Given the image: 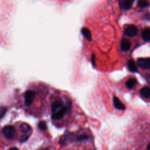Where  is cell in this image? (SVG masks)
Returning <instances> with one entry per match:
<instances>
[{
	"label": "cell",
	"mask_w": 150,
	"mask_h": 150,
	"mask_svg": "<svg viewBox=\"0 0 150 150\" xmlns=\"http://www.w3.org/2000/svg\"><path fill=\"white\" fill-rule=\"evenodd\" d=\"M67 107L60 100H56L52 104V118L54 120H60L64 115Z\"/></svg>",
	"instance_id": "1"
},
{
	"label": "cell",
	"mask_w": 150,
	"mask_h": 150,
	"mask_svg": "<svg viewBox=\"0 0 150 150\" xmlns=\"http://www.w3.org/2000/svg\"><path fill=\"white\" fill-rule=\"evenodd\" d=\"M2 133L8 139L12 140L16 136V129L12 125H6L2 128Z\"/></svg>",
	"instance_id": "2"
},
{
	"label": "cell",
	"mask_w": 150,
	"mask_h": 150,
	"mask_svg": "<svg viewBox=\"0 0 150 150\" xmlns=\"http://www.w3.org/2000/svg\"><path fill=\"white\" fill-rule=\"evenodd\" d=\"M35 97V92L32 90H28L25 94V103L27 106H30Z\"/></svg>",
	"instance_id": "3"
},
{
	"label": "cell",
	"mask_w": 150,
	"mask_h": 150,
	"mask_svg": "<svg viewBox=\"0 0 150 150\" xmlns=\"http://www.w3.org/2000/svg\"><path fill=\"white\" fill-rule=\"evenodd\" d=\"M138 32L137 28L134 25H129L124 30L125 35L130 37L136 36L138 34Z\"/></svg>",
	"instance_id": "4"
},
{
	"label": "cell",
	"mask_w": 150,
	"mask_h": 150,
	"mask_svg": "<svg viewBox=\"0 0 150 150\" xmlns=\"http://www.w3.org/2000/svg\"><path fill=\"white\" fill-rule=\"evenodd\" d=\"M137 64L141 68L148 69L150 68V58H139Z\"/></svg>",
	"instance_id": "5"
},
{
	"label": "cell",
	"mask_w": 150,
	"mask_h": 150,
	"mask_svg": "<svg viewBox=\"0 0 150 150\" xmlns=\"http://www.w3.org/2000/svg\"><path fill=\"white\" fill-rule=\"evenodd\" d=\"M134 0H122L120 2V6L124 10H129L132 8Z\"/></svg>",
	"instance_id": "6"
},
{
	"label": "cell",
	"mask_w": 150,
	"mask_h": 150,
	"mask_svg": "<svg viewBox=\"0 0 150 150\" xmlns=\"http://www.w3.org/2000/svg\"><path fill=\"white\" fill-rule=\"evenodd\" d=\"M113 104H114V107L117 109L121 110H125V105L120 100V99L118 97H114L113 98Z\"/></svg>",
	"instance_id": "7"
},
{
	"label": "cell",
	"mask_w": 150,
	"mask_h": 150,
	"mask_svg": "<svg viewBox=\"0 0 150 150\" xmlns=\"http://www.w3.org/2000/svg\"><path fill=\"white\" fill-rule=\"evenodd\" d=\"M131 42L127 39H123L121 42V49L124 51L128 50L131 47Z\"/></svg>",
	"instance_id": "8"
},
{
	"label": "cell",
	"mask_w": 150,
	"mask_h": 150,
	"mask_svg": "<svg viewBox=\"0 0 150 150\" xmlns=\"http://www.w3.org/2000/svg\"><path fill=\"white\" fill-rule=\"evenodd\" d=\"M142 38L144 40L148 42L150 41V28H147L143 30L142 32Z\"/></svg>",
	"instance_id": "9"
},
{
	"label": "cell",
	"mask_w": 150,
	"mask_h": 150,
	"mask_svg": "<svg viewBox=\"0 0 150 150\" xmlns=\"http://www.w3.org/2000/svg\"><path fill=\"white\" fill-rule=\"evenodd\" d=\"M141 95L145 98H150V88L148 87H143L140 91Z\"/></svg>",
	"instance_id": "10"
},
{
	"label": "cell",
	"mask_w": 150,
	"mask_h": 150,
	"mask_svg": "<svg viewBox=\"0 0 150 150\" xmlns=\"http://www.w3.org/2000/svg\"><path fill=\"white\" fill-rule=\"evenodd\" d=\"M128 69L129 70V71H131L132 72H136L138 71L136 63L132 59H131L128 61Z\"/></svg>",
	"instance_id": "11"
},
{
	"label": "cell",
	"mask_w": 150,
	"mask_h": 150,
	"mask_svg": "<svg viewBox=\"0 0 150 150\" xmlns=\"http://www.w3.org/2000/svg\"><path fill=\"white\" fill-rule=\"evenodd\" d=\"M19 128L21 129V131L24 134H27V133H28L30 130V127L29 124H28L27 123L25 122H23L20 125Z\"/></svg>",
	"instance_id": "12"
},
{
	"label": "cell",
	"mask_w": 150,
	"mask_h": 150,
	"mask_svg": "<svg viewBox=\"0 0 150 150\" xmlns=\"http://www.w3.org/2000/svg\"><path fill=\"white\" fill-rule=\"evenodd\" d=\"M81 33L83 34V36L86 39H87L88 41H90L91 40V33L89 29L87 28H84L81 29Z\"/></svg>",
	"instance_id": "13"
},
{
	"label": "cell",
	"mask_w": 150,
	"mask_h": 150,
	"mask_svg": "<svg viewBox=\"0 0 150 150\" xmlns=\"http://www.w3.org/2000/svg\"><path fill=\"white\" fill-rule=\"evenodd\" d=\"M136 84H137V80L134 78H131L128 79L125 83L126 87L129 89L132 88L135 86Z\"/></svg>",
	"instance_id": "14"
},
{
	"label": "cell",
	"mask_w": 150,
	"mask_h": 150,
	"mask_svg": "<svg viewBox=\"0 0 150 150\" xmlns=\"http://www.w3.org/2000/svg\"><path fill=\"white\" fill-rule=\"evenodd\" d=\"M149 3L146 0H138L137 5L140 8H145L148 6Z\"/></svg>",
	"instance_id": "15"
},
{
	"label": "cell",
	"mask_w": 150,
	"mask_h": 150,
	"mask_svg": "<svg viewBox=\"0 0 150 150\" xmlns=\"http://www.w3.org/2000/svg\"><path fill=\"white\" fill-rule=\"evenodd\" d=\"M38 127L41 130L44 131L47 128V125H46V124L45 121H40L38 124Z\"/></svg>",
	"instance_id": "16"
},
{
	"label": "cell",
	"mask_w": 150,
	"mask_h": 150,
	"mask_svg": "<svg viewBox=\"0 0 150 150\" xmlns=\"http://www.w3.org/2000/svg\"><path fill=\"white\" fill-rule=\"evenodd\" d=\"M6 111V108L5 107H0V119L5 115Z\"/></svg>",
	"instance_id": "17"
},
{
	"label": "cell",
	"mask_w": 150,
	"mask_h": 150,
	"mask_svg": "<svg viewBox=\"0 0 150 150\" xmlns=\"http://www.w3.org/2000/svg\"><path fill=\"white\" fill-rule=\"evenodd\" d=\"M29 135H27V134H24V135H23L22 137H21V139H20V141L21 142H25V141H26L27 140H28V139L29 138Z\"/></svg>",
	"instance_id": "18"
},
{
	"label": "cell",
	"mask_w": 150,
	"mask_h": 150,
	"mask_svg": "<svg viewBox=\"0 0 150 150\" xmlns=\"http://www.w3.org/2000/svg\"><path fill=\"white\" fill-rule=\"evenodd\" d=\"M88 137L87 135L84 134V135H81L79 136V138H78V140L79 141H83V140L88 139Z\"/></svg>",
	"instance_id": "19"
},
{
	"label": "cell",
	"mask_w": 150,
	"mask_h": 150,
	"mask_svg": "<svg viewBox=\"0 0 150 150\" xmlns=\"http://www.w3.org/2000/svg\"><path fill=\"white\" fill-rule=\"evenodd\" d=\"M144 18L145 19H146V20H150V13H146L144 16Z\"/></svg>",
	"instance_id": "20"
},
{
	"label": "cell",
	"mask_w": 150,
	"mask_h": 150,
	"mask_svg": "<svg viewBox=\"0 0 150 150\" xmlns=\"http://www.w3.org/2000/svg\"><path fill=\"white\" fill-rule=\"evenodd\" d=\"M91 60H92V64H93V66H96V63H95V55H93L92 56V58H91Z\"/></svg>",
	"instance_id": "21"
},
{
	"label": "cell",
	"mask_w": 150,
	"mask_h": 150,
	"mask_svg": "<svg viewBox=\"0 0 150 150\" xmlns=\"http://www.w3.org/2000/svg\"><path fill=\"white\" fill-rule=\"evenodd\" d=\"M9 150H19V149L17 148H16V147H13V148H10Z\"/></svg>",
	"instance_id": "22"
},
{
	"label": "cell",
	"mask_w": 150,
	"mask_h": 150,
	"mask_svg": "<svg viewBox=\"0 0 150 150\" xmlns=\"http://www.w3.org/2000/svg\"><path fill=\"white\" fill-rule=\"evenodd\" d=\"M146 150H150V142L148 144L147 148H146Z\"/></svg>",
	"instance_id": "23"
}]
</instances>
